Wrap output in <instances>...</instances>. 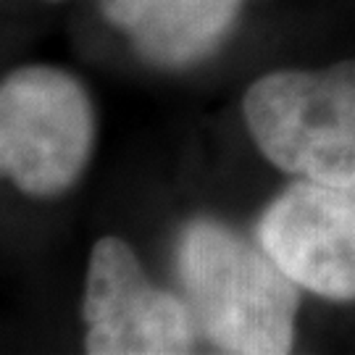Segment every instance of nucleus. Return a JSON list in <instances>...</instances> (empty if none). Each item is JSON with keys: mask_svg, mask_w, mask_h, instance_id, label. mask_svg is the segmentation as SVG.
Masks as SVG:
<instances>
[{"mask_svg": "<svg viewBox=\"0 0 355 355\" xmlns=\"http://www.w3.org/2000/svg\"><path fill=\"white\" fill-rule=\"evenodd\" d=\"M92 105L61 69L26 66L0 87V166L26 195L53 198L74 184L92 150Z\"/></svg>", "mask_w": 355, "mask_h": 355, "instance_id": "obj_3", "label": "nucleus"}, {"mask_svg": "<svg viewBox=\"0 0 355 355\" xmlns=\"http://www.w3.org/2000/svg\"><path fill=\"white\" fill-rule=\"evenodd\" d=\"M242 111L258 150L277 168L355 184V61L271 71L250 85Z\"/></svg>", "mask_w": 355, "mask_h": 355, "instance_id": "obj_2", "label": "nucleus"}, {"mask_svg": "<svg viewBox=\"0 0 355 355\" xmlns=\"http://www.w3.org/2000/svg\"><path fill=\"white\" fill-rule=\"evenodd\" d=\"M240 0H103L108 21L153 64L184 66L221 42Z\"/></svg>", "mask_w": 355, "mask_h": 355, "instance_id": "obj_6", "label": "nucleus"}, {"mask_svg": "<svg viewBox=\"0 0 355 355\" xmlns=\"http://www.w3.org/2000/svg\"><path fill=\"white\" fill-rule=\"evenodd\" d=\"M82 316L92 355H179L190 353L198 337L187 300L155 290L119 237L92 248Z\"/></svg>", "mask_w": 355, "mask_h": 355, "instance_id": "obj_4", "label": "nucleus"}, {"mask_svg": "<svg viewBox=\"0 0 355 355\" xmlns=\"http://www.w3.org/2000/svg\"><path fill=\"white\" fill-rule=\"evenodd\" d=\"M177 274L195 327L216 350L290 353L297 290L263 248L216 221L198 218L177 242Z\"/></svg>", "mask_w": 355, "mask_h": 355, "instance_id": "obj_1", "label": "nucleus"}, {"mask_svg": "<svg viewBox=\"0 0 355 355\" xmlns=\"http://www.w3.org/2000/svg\"><path fill=\"white\" fill-rule=\"evenodd\" d=\"M255 234L297 287L355 300V184L303 179L263 211Z\"/></svg>", "mask_w": 355, "mask_h": 355, "instance_id": "obj_5", "label": "nucleus"}]
</instances>
